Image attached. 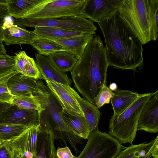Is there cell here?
<instances>
[{"mask_svg":"<svg viewBox=\"0 0 158 158\" xmlns=\"http://www.w3.org/2000/svg\"><path fill=\"white\" fill-rule=\"evenodd\" d=\"M0 158H14L12 152L6 142H3L0 145Z\"/></svg>","mask_w":158,"mask_h":158,"instance_id":"34","label":"cell"},{"mask_svg":"<svg viewBox=\"0 0 158 158\" xmlns=\"http://www.w3.org/2000/svg\"><path fill=\"white\" fill-rule=\"evenodd\" d=\"M35 62L43 79H48L56 82L70 86L72 82L66 73L60 70L53 64L48 56L35 54Z\"/></svg>","mask_w":158,"mask_h":158,"instance_id":"14","label":"cell"},{"mask_svg":"<svg viewBox=\"0 0 158 158\" xmlns=\"http://www.w3.org/2000/svg\"><path fill=\"white\" fill-rule=\"evenodd\" d=\"M154 92L142 94L127 109L121 114L113 115L110 120L109 134L121 144H133L137 131L139 118L143 107Z\"/></svg>","mask_w":158,"mask_h":158,"instance_id":"4","label":"cell"},{"mask_svg":"<svg viewBox=\"0 0 158 158\" xmlns=\"http://www.w3.org/2000/svg\"><path fill=\"white\" fill-rule=\"evenodd\" d=\"M17 73L14 71L0 76V102L10 104L14 96L10 93L8 89V82L9 79Z\"/></svg>","mask_w":158,"mask_h":158,"instance_id":"27","label":"cell"},{"mask_svg":"<svg viewBox=\"0 0 158 158\" xmlns=\"http://www.w3.org/2000/svg\"><path fill=\"white\" fill-rule=\"evenodd\" d=\"M55 139L51 128L47 125H41L37 138L35 158H57Z\"/></svg>","mask_w":158,"mask_h":158,"instance_id":"16","label":"cell"},{"mask_svg":"<svg viewBox=\"0 0 158 158\" xmlns=\"http://www.w3.org/2000/svg\"><path fill=\"white\" fill-rule=\"evenodd\" d=\"M42 0H6L10 17L17 19L32 9Z\"/></svg>","mask_w":158,"mask_h":158,"instance_id":"24","label":"cell"},{"mask_svg":"<svg viewBox=\"0 0 158 158\" xmlns=\"http://www.w3.org/2000/svg\"><path fill=\"white\" fill-rule=\"evenodd\" d=\"M85 0H42L20 17L26 20H40L82 15Z\"/></svg>","mask_w":158,"mask_h":158,"instance_id":"6","label":"cell"},{"mask_svg":"<svg viewBox=\"0 0 158 158\" xmlns=\"http://www.w3.org/2000/svg\"><path fill=\"white\" fill-rule=\"evenodd\" d=\"M15 71L24 76L33 78L37 80L43 79L35 61L28 56L24 51L15 53Z\"/></svg>","mask_w":158,"mask_h":158,"instance_id":"17","label":"cell"},{"mask_svg":"<svg viewBox=\"0 0 158 158\" xmlns=\"http://www.w3.org/2000/svg\"><path fill=\"white\" fill-rule=\"evenodd\" d=\"M42 83L41 81L17 73L9 79L7 85L12 94L20 96L29 95L37 91Z\"/></svg>","mask_w":158,"mask_h":158,"instance_id":"15","label":"cell"},{"mask_svg":"<svg viewBox=\"0 0 158 158\" xmlns=\"http://www.w3.org/2000/svg\"><path fill=\"white\" fill-rule=\"evenodd\" d=\"M98 23L105 39L109 66L134 72L137 68L141 69L143 44L121 18L119 11Z\"/></svg>","mask_w":158,"mask_h":158,"instance_id":"1","label":"cell"},{"mask_svg":"<svg viewBox=\"0 0 158 158\" xmlns=\"http://www.w3.org/2000/svg\"><path fill=\"white\" fill-rule=\"evenodd\" d=\"M39 123V113L35 110L21 108L11 105L0 113V123L26 127Z\"/></svg>","mask_w":158,"mask_h":158,"instance_id":"11","label":"cell"},{"mask_svg":"<svg viewBox=\"0 0 158 158\" xmlns=\"http://www.w3.org/2000/svg\"><path fill=\"white\" fill-rule=\"evenodd\" d=\"M14 25L22 27H51L82 32L95 35L97 27L91 20L82 15L40 20L15 19Z\"/></svg>","mask_w":158,"mask_h":158,"instance_id":"7","label":"cell"},{"mask_svg":"<svg viewBox=\"0 0 158 158\" xmlns=\"http://www.w3.org/2000/svg\"><path fill=\"white\" fill-rule=\"evenodd\" d=\"M10 16L6 5H0V43L2 42L3 28L6 22V19Z\"/></svg>","mask_w":158,"mask_h":158,"instance_id":"32","label":"cell"},{"mask_svg":"<svg viewBox=\"0 0 158 158\" xmlns=\"http://www.w3.org/2000/svg\"><path fill=\"white\" fill-rule=\"evenodd\" d=\"M158 158V135L152 140L151 143L148 147L144 157L142 158Z\"/></svg>","mask_w":158,"mask_h":158,"instance_id":"31","label":"cell"},{"mask_svg":"<svg viewBox=\"0 0 158 158\" xmlns=\"http://www.w3.org/2000/svg\"><path fill=\"white\" fill-rule=\"evenodd\" d=\"M158 90L146 102L140 115L137 131L142 130L150 133L158 132Z\"/></svg>","mask_w":158,"mask_h":158,"instance_id":"12","label":"cell"},{"mask_svg":"<svg viewBox=\"0 0 158 158\" xmlns=\"http://www.w3.org/2000/svg\"><path fill=\"white\" fill-rule=\"evenodd\" d=\"M113 93L110 100L114 115L119 114L127 109L142 94L120 89H117Z\"/></svg>","mask_w":158,"mask_h":158,"instance_id":"20","label":"cell"},{"mask_svg":"<svg viewBox=\"0 0 158 158\" xmlns=\"http://www.w3.org/2000/svg\"><path fill=\"white\" fill-rule=\"evenodd\" d=\"M0 5H6V0H0Z\"/></svg>","mask_w":158,"mask_h":158,"instance_id":"38","label":"cell"},{"mask_svg":"<svg viewBox=\"0 0 158 158\" xmlns=\"http://www.w3.org/2000/svg\"><path fill=\"white\" fill-rule=\"evenodd\" d=\"M56 154L57 158H77V156L73 154L67 146L62 148L58 147Z\"/></svg>","mask_w":158,"mask_h":158,"instance_id":"33","label":"cell"},{"mask_svg":"<svg viewBox=\"0 0 158 158\" xmlns=\"http://www.w3.org/2000/svg\"><path fill=\"white\" fill-rule=\"evenodd\" d=\"M11 105L9 103L0 102V113Z\"/></svg>","mask_w":158,"mask_h":158,"instance_id":"35","label":"cell"},{"mask_svg":"<svg viewBox=\"0 0 158 158\" xmlns=\"http://www.w3.org/2000/svg\"><path fill=\"white\" fill-rule=\"evenodd\" d=\"M48 102L44 109L39 113V123L46 125L52 129L55 139L67 146L69 143L76 156L81 153L78 144H84L82 139L73 134L63 121L61 116L62 108L50 91Z\"/></svg>","mask_w":158,"mask_h":158,"instance_id":"5","label":"cell"},{"mask_svg":"<svg viewBox=\"0 0 158 158\" xmlns=\"http://www.w3.org/2000/svg\"><path fill=\"white\" fill-rule=\"evenodd\" d=\"M77 158H115L125 147L109 134L98 129L90 133Z\"/></svg>","mask_w":158,"mask_h":158,"instance_id":"8","label":"cell"},{"mask_svg":"<svg viewBox=\"0 0 158 158\" xmlns=\"http://www.w3.org/2000/svg\"><path fill=\"white\" fill-rule=\"evenodd\" d=\"M39 36L33 31L14 25L12 21L8 24L6 22L3 28L2 41L7 45L16 44L31 45Z\"/></svg>","mask_w":158,"mask_h":158,"instance_id":"13","label":"cell"},{"mask_svg":"<svg viewBox=\"0 0 158 158\" xmlns=\"http://www.w3.org/2000/svg\"><path fill=\"white\" fill-rule=\"evenodd\" d=\"M117 85L115 83H113L110 84L109 88L112 91H114L117 89Z\"/></svg>","mask_w":158,"mask_h":158,"instance_id":"37","label":"cell"},{"mask_svg":"<svg viewBox=\"0 0 158 158\" xmlns=\"http://www.w3.org/2000/svg\"><path fill=\"white\" fill-rule=\"evenodd\" d=\"M143 45L158 37V0H124L118 10Z\"/></svg>","mask_w":158,"mask_h":158,"instance_id":"3","label":"cell"},{"mask_svg":"<svg viewBox=\"0 0 158 158\" xmlns=\"http://www.w3.org/2000/svg\"><path fill=\"white\" fill-rule=\"evenodd\" d=\"M6 51L2 42L0 43V54H6Z\"/></svg>","mask_w":158,"mask_h":158,"instance_id":"36","label":"cell"},{"mask_svg":"<svg viewBox=\"0 0 158 158\" xmlns=\"http://www.w3.org/2000/svg\"><path fill=\"white\" fill-rule=\"evenodd\" d=\"M78 101L84 114L90 132L98 129L101 115L99 109L96 105L85 98L80 97L78 99Z\"/></svg>","mask_w":158,"mask_h":158,"instance_id":"23","label":"cell"},{"mask_svg":"<svg viewBox=\"0 0 158 158\" xmlns=\"http://www.w3.org/2000/svg\"><path fill=\"white\" fill-rule=\"evenodd\" d=\"M2 141L0 140V145L2 144Z\"/></svg>","mask_w":158,"mask_h":158,"instance_id":"39","label":"cell"},{"mask_svg":"<svg viewBox=\"0 0 158 158\" xmlns=\"http://www.w3.org/2000/svg\"><path fill=\"white\" fill-rule=\"evenodd\" d=\"M48 56L55 66L65 73L71 72L78 60L74 55L66 51H58Z\"/></svg>","mask_w":158,"mask_h":158,"instance_id":"22","label":"cell"},{"mask_svg":"<svg viewBox=\"0 0 158 158\" xmlns=\"http://www.w3.org/2000/svg\"></svg>","mask_w":158,"mask_h":158,"instance_id":"40","label":"cell"},{"mask_svg":"<svg viewBox=\"0 0 158 158\" xmlns=\"http://www.w3.org/2000/svg\"><path fill=\"white\" fill-rule=\"evenodd\" d=\"M14 56L0 54V76L15 71Z\"/></svg>","mask_w":158,"mask_h":158,"instance_id":"29","label":"cell"},{"mask_svg":"<svg viewBox=\"0 0 158 158\" xmlns=\"http://www.w3.org/2000/svg\"><path fill=\"white\" fill-rule=\"evenodd\" d=\"M33 31L38 35L52 39H65L86 34L79 31L51 27H36Z\"/></svg>","mask_w":158,"mask_h":158,"instance_id":"21","label":"cell"},{"mask_svg":"<svg viewBox=\"0 0 158 158\" xmlns=\"http://www.w3.org/2000/svg\"><path fill=\"white\" fill-rule=\"evenodd\" d=\"M94 35L86 33L65 39H49L59 44L66 51L74 55L78 60L81 57L85 47Z\"/></svg>","mask_w":158,"mask_h":158,"instance_id":"18","label":"cell"},{"mask_svg":"<svg viewBox=\"0 0 158 158\" xmlns=\"http://www.w3.org/2000/svg\"><path fill=\"white\" fill-rule=\"evenodd\" d=\"M108 66L101 37L94 35L71 72L76 88L85 98L94 105L95 98L106 85Z\"/></svg>","mask_w":158,"mask_h":158,"instance_id":"2","label":"cell"},{"mask_svg":"<svg viewBox=\"0 0 158 158\" xmlns=\"http://www.w3.org/2000/svg\"><path fill=\"white\" fill-rule=\"evenodd\" d=\"M124 0H85L82 15L93 22L107 18L118 10Z\"/></svg>","mask_w":158,"mask_h":158,"instance_id":"10","label":"cell"},{"mask_svg":"<svg viewBox=\"0 0 158 158\" xmlns=\"http://www.w3.org/2000/svg\"><path fill=\"white\" fill-rule=\"evenodd\" d=\"M45 80L47 86L62 109L72 114L85 117L78 101L80 96L73 88L48 79Z\"/></svg>","mask_w":158,"mask_h":158,"instance_id":"9","label":"cell"},{"mask_svg":"<svg viewBox=\"0 0 158 158\" xmlns=\"http://www.w3.org/2000/svg\"><path fill=\"white\" fill-rule=\"evenodd\" d=\"M27 127L21 125L0 123V140L2 142L10 141L20 135Z\"/></svg>","mask_w":158,"mask_h":158,"instance_id":"26","label":"cell"},{"mask_svg":"<svg viewBox=\"0 0 158 158\" xmlns=\"http://www.w3.org/2000/svg\"><path fill=\"white\" fill-rule=\"evenodd\" d=\"M114 93L106 85L103 86L94 99L95 105L99 109L106 104L109 103Z\"/></svg>","mask_w":158,"mask_h":158,"instance_id":"30","label":"cell"},{"mask_svg":"<svg viewBox=\"0 0 158 158\" xmlns=\"http://www.w3.org/2000/svg\"><path fill=\"white\" fill-rule=\"evenodd\" d=\"M41 55L48 56L49 54L59 51H66V49L56 42L40 36L31 44Z\"/></svg>","mask_w":158,"mask_h":158,"instance_id":"25","label":"cell"},{"mask_svg":"<svg viewBox=\"0 0 158 158\" xmlns=\"http://www.w3.org/2000/svg\"><path fill=\"white\" fill-rule=\"evenodd\" d=\"M64 123L75 135L82 139H87L90 133L85 117L72 114L62 109L61 113Z\"/></svg>","mask_w":158,"mask_h":158,"instance_id":"19","label":"cell"},{"mask_svg":"<svg viewBox=\"0 0 158 158\" xmlns=\"http://www.w3.org/2000/svg\"><path fill=\"white\" fill-rule=\"evenodd\" d=\"M152 140L149 143H145L137 144L131 145L125 148L115 158H140V151L150 145Z\"/></svg>","mask_w":158,"mask_h":158,"instance_id":"28","label":"cell"}]
</instances>
